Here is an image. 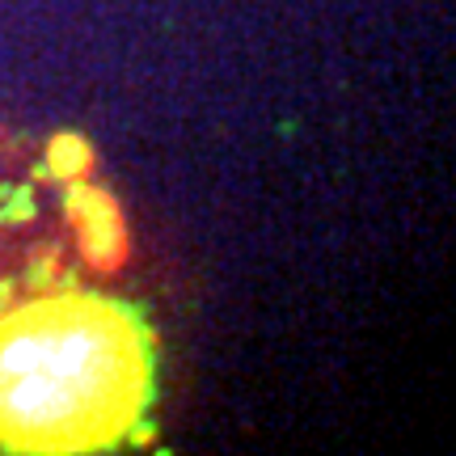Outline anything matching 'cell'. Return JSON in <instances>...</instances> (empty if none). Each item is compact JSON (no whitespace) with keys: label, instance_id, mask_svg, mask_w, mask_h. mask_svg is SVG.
<instances>
[{"label":"cell","instance_id":"cell-3","mask_svg":"<svg viewBox=\"0 0 456 456\" xmlns=\"http://www.w3.org/2000/svg\"><path fill=\"white\" fill-rule=\"evenodd\" d=\"M85 157H89V152H85V144L77 140V135L60 140V144H55V152H51V161H55V169H60V174H77V165H85Z\"/></svg>","mask_w":456,"mask_h":456},{"label":"cell","instance_id":"cell-1","mask_svg":"<svg viewBox=\"0 0 456 456\" xmlns=\"http://www.w3.org/2000/svg\"><path fill=\"white\" fill-rule=\"evenodd\" d=\"M152 402V338L140 313L94 292H51L0 313V448L106 452Z\"/></svg>","mask_w":456,"mask_h":456},{"label":"cell","instance_id":"cell-2","mask_svg":"<svg viewBox=\"0 0 456 456\" xmlns=\"http://www.w3.org/2000/svg\"><path fill=\"white\" fill-rule=\"evenodd\" d=\"M68 216L77 224V237H81L85 254L98 262V266H114V262L123 258V224H118L114 203L102 191L77 186L72 203H68Z\"/></svg>","mask_w":456,"mask_h":456}]
</instances>
